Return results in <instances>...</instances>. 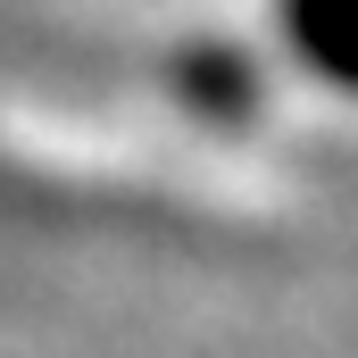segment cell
I'll use <instances>...</instances> for the list:
<instances>
[{
    "instance_id": "2",
    "label": "cell",
    "mask_w": 358,
    "mask_h": 358,
    "mask_svg": "<svg viewBox=\"0 0 358 358\" xmlns=\"http://www.w3.org/2000/svg\"><path fill=\"white\" fill-rule=\"evenodd\" d=\"M176 100L192 117L242 125V117H259V100H267V67H259L242 42H192L176 59Z\"/></svg>"
},
{
    "instance_id": "1",
    "label": "cell",
    "mask_w": 358,
    "mask_h": 358,
    "mask_svg": "<svg viewBox=\"0 0 358 358\" xmlns=\"http://www.w3.org/2000/svg\"><path fill=\"white\" fill-rule=\"evenodd\" d=\"M275 42L308 84L358 100V0H275Z\"/></svg>"
}]
</instances>
